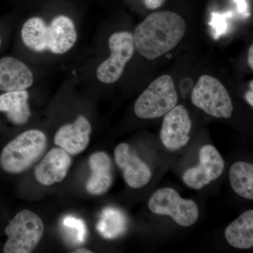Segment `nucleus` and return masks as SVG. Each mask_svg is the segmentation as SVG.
<instances>
[{"label":"nucleus","mask_w":253,"mask_h":253,"mask_svg":"<svg viewBox=\"0 0 253 253\" xmlns=\"http://www.w3.org/2000/svg\"><path fill=\"white\" fill-rule=\"evenodd\" d=\"M186 31L184 18L174 11L152 13L134 31V46L146 59H156L174 49Z\"/></svg>","instance_id":"1"},{"label":"nucleus","mask_w":253,"mask_h":253,"mask_svg":"<svg viewBox=\"0 0 253 253\" xmlns=\"http://www.w3.org/2000/svg\"><path fill=\"white\" fill-rule=\"evenodd\" d=\"M21 38L23 44L31 51L60 55L72 49L77 42L78 34L73 20L66 15L56 16L49 23L36 16L23 25Z\"/></svg>","instance_id":"2"},{"label":"nucleus","mask_w":253,"mask_h":253,"mask_svg":"<svg viewBox=\"0 0 253 253\" xmlns=\"http://www.w3.org/2000/svg\"><path fill=\"white\" fill-rule=\"evenodd\" d=\"M46 136L42 131H24L10 141L0 156V166L11 174H19L31 168L41 157L46 147Z\"/></svg>","instance_id":"3"},{"label":"nucleus","mask_w":253,"mask_h":253,"mask_svg":"<svg viewBox=\"0 0 253 253\" xmlns=\"http://www.w3.org/2000/svg\"><path fill=\"white\" fill-rule=\"evenodd\" d=\"M175 84L170 76L155 80L139 96L134 104L136 116L141 119H155L165 116L177 105Z\"/></svg>","instance_id":"4"},{"label":"nucleus","mask_w":253,"mask_h":253,"mask_svg":"<svg viewBox=\"0 0 253 253\" xmlns=\"http://www.w3.org/2000/svg\"><path fill=\"white\" fill-rule=\"evenodd\" d=\"M43 233L44 224L39 216L28 210L21 211L5 229L8 240L4 253H31L39 244Z\"/></svg>","instance_id":"5"},{"label":"nucleus","mask_w":253,"mask_h":253,"mask_svg":"<svg viewBox=\"0 0 253 253\" xmlns=\"http://www.w3.org/2000/svg\"><path fill=\"white\" fill-rule=\"evenodd\" d=\"M193 104L209 116L230 118L234 106L228 91L220 81L212 76L200 77L191 94Z\"/></svg>","instance_id":"6"},{"label":"nucleus","mask_w":253,"mask_h":253,"mask_svg":"<svg viewBox=\"0 0 253 253\" xmlns=\"http://www.w3.org/2000/svg\"><path fill=\"white\" fill-rule=\"evenodd\" d=\"M149 208L155 214L169 216L176 224L184 227L194 225L199 217L196 203L182 199L172 188L156 191L150 198Z\"/></svg>","instance_id":"7"},{"label":"nucleus","mask_w":253,"mask_h":253,"mask_svg":"<svg viewBox=\"0 0 253 253\" xmlns=\"http://www.w3.org/2000/svg\"><path fill=\"white\" fill-rule=\"evenodd\" d=\"M111 56L96 69V78L104 84H113L119 81L126 63L134 54V36L129 32L113 33L109 40Z\"/></svg>","instance_id":"8"},{"label":"nucleus","mask_w":253,"mask_h":253,"mask_svg":"<svg viewBox=\"0 0 253 253\" xmlns=\"http://www.w3.org/2000/svg\"><path fill=\"white\" fill-rule=\"evenodd\" d=\"M200 163L197 167L190 168L184 173L182 180L193 189L199 190L221 176L224 162L216 148L206 145L199 153Z\"/></svg>","instance_id":"9"},{"label":"nucleus","mask_w":253,"mask_h":253,"mask_svg":"<svg viewBox=\"0 0 253 253\" xmlns=\"http://www.w3.org/2000/svg\"><path fill=\"white\" fill-rule=\"evenodd\" d=\"M164 116L161 131L163 144L169 151L181 149L190 140L192 126L187 109L183 105H176Z\"/></svg>","instance_id":"10"},{"label":"nucleus","mask_w":253,"mask_h":253,"mask_svg":"<svg viewBox=\"0 0 253 253\" xmlns=\"http://www.w3.org/2000/svg\"><path fill=\"white\" fill-rule=\"evenodd\" d=\"M115 161L123 171L125 181L133 189H139L149 182L151 172L149 166L134 153L126 144L118 145L115 149Z\"/></svg>","instance_id":"11"},{"label":"nucleus","mask_w":253,"mask_h":253,"mask_svg":"<svg viewBox=\"0 0 253 253\" xmlns=\"http://www.w3.org/2000/svg\"><path fill=\"white\" fill-rule=\"evenodd\" d=\"M91 126L88 120L79 116L75 122L60 127L54 136V143L68 154H81L87 147Z\"/></svg>","instance_id":"12"},{"label":"nucleus","mask_w":253,"mask_h":253,"mask_svg":"<svg viewBox=\"0 0 253 253\" xmlns=\"http://www.w3.org/2000/svg\"><path fill=\"white\" fill-rule=\"evenodd\" d=\"M71 164L69 154L61 148H54L36 166L35 176L37 180L43 185H52L64 179Z\"/></svg>","instance_id":"13"},{"label":"nucleus","mask_w":253,"mask_h":253,"mask_svg":"<svg viewBox=\"0 0 253 253\" xmlns=\"http://www.w3.org/2000/svg\"><path fill=\"white\" fill-rule=\"evenodd\" d=\"M33 81V73L26 63L11 56L0 59V91L25 90Z\"/></svg>","instance_id":"14"},{"label":"nucleus","mask_w":253,"mask_h":253,"mask_svg":"<svg viewBox=\"0 0 253 253\" xmlns=\"http://www.w3.org/2000/svg\"><path fill=\"white\" fill-rule=\"evenodd\" d=\"M91 176L86 184L89 194L101 195L106 193L113 183L112 163L105 152L95 153L89 158Z\"/></svg>","instance_id":"15"},{"label":"nucleus","mask_w":253,"mask_h":253,"mask_svg":"<svg viewBox=\"0 0 253 253\" xmlns=\"http://www.w3.org/2000/svg\"><path fill=\"white\" fill-rule=\"evenodd\" d=\"M28 98L29 94L26 89L5 92L0 95V111L4 113L13 124H25L31 115Z\"/></svg>","instance_id":"16"},{"label":"nucleus","mask_w":253,"mask_h":253,"mask_svg":"<svg viewBox=\"0 0 253 253\" xmlns=\"http://www.w3.org/2000/svg\"><path fill=\"white\" fill-rule=\"evenodd\" d=\"M226 241L238 249L253 247V211H246L231 222L225 230Z\"/></svg>","instance_id":"17"},{"label":"nucleus","mask_w":253,"mask_h":253,"mask_svg":"<svg viewBox=\"0 0 253 253\" xmlns=\"http://www.w3.org/2000/svg\"><path fill=\"white\" fill-rule=\"evenodd\" d=\"M229 180L233 190L244 199H253V165L239 161L229 170Z\"/></svg>","instance_id":"18"},{"label":"nucleus","mask_w":253,"mask_h":253,"mask_svg":"<svg viewBox=\"0 0 253 253\" xmlns=\"http://www.w3.org/2000/svg\"><path fill=\"white\" fill-rule=\"evenodd\" d=\"M96 229L105 239H116L126 231V218L116 208H106L100 216Z\"/></svg>","instance_id":"19"},{"label":"nucleus","mask_w":253,"mask_h":253,"mask_svg":"<svg viewBox=\"0 0 253 253\" xmlns=\"http://www.w3.org/2000/svg\"><path fill=\"white\" fill-rule=\"evenodd\" d=\"M62 226L65 237L73 244H83L86 236V225L84 221L73 216L63 217Z\"/></svg>","instance_id":"20"},{"label":"nucleus","mask_w":253,"mask_h":253,"mask_svg":"<svg viewBox=\"0 0 253 253\" xmlns=\"http://www.w3.org/2000/svg\"><path fill=\"white\" fill-rule=\"evenodd\" d=\"M225 18V15L212 14V22L218 23L217 26H214L217 29L216 31H217V35H221L223 31H225L226 26Z\"/></svg>","instance_id":"21"},{"label":"nucleus","mask_w":253,"mask_h":253,"mask_svg":"<svg viewBox=\"0 0 253 253\" xmlns=\"http://www.w3.org/2000/svg\"><path fill=\"white\" fill-rule=\"evenodd\" d=\"M166 0H144V4L148 9H156L162 6Z\"/></svg>","instance_id":"22"},{"label":"nucleus","mask_w":253,"mask_h":253,"mask_svg":"<svg viewBox=\"0 0 253 253\" xmlns=\"http://www.w3.org/2000/svg\"><path fill=\"white\" fill-rule=\"evenodd\" d=\"M239 7V11L241 14H246V10H247V4H246V0H234Z\"/></svg>","instance_id":"23"},{"label":"nucleus","mask_w":253,"mask_h":253,"mask_svg":"<svg viewBox=\"0 0 253 253\" xmlns=\"http://www.w3.org/2000/svg\"><path fill=\"white\" fill-rule=\"evenodd\" d=\"M248 62L250 68L253 69V45H251L249 47V53H248Z\"/></svg>","instance_id":"24"},{"label":"nucleus","mask_w":253,"mask_h":253,"mask_svg":"<svg viewBox=\"0 0 253 253\" xmlns=\"http://www.w3.org/2000/svg\"><path fill=\"white\" fill-rule=\"evenodd\" d=\"M246 100L247 102L249 103L250 106L251 107L253 106V89H251L246 93Z\"/></svg>","instance_id":"25"},{"label":"nucleus","mask_w":253,"mask_h":253,"mask_svg":"<svg viewBox=\"0 0 253 253\" xmlns=\"http://www.w3.org/2000/svg\"><path fill=\"white\" fill-rule=\"evenodd\" d=\"M73 253H91V251H89V250L85 249H78L76 250V251H73Z\"/></svg>","instance_id":"26"},{"label":"nucleus","mask_w":253,"mask_h":253,"mask_svg":"<svg viewBox=\"0 0 253 253\" xmlns=\"http://www.w3.org/2000/svg\"><path fill=\"white\" fill-rule=\"evenodd\" d=\"M1 38H0V46H1Z\"/></svg>","instance_id":"27"}]
</instances>
